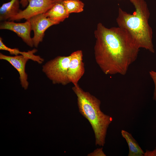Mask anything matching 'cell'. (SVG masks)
I'll list each match as a JSON object with an SVG mask.
<instances>
[{
  "mask_svg": "<svg viewBox=\"0 0 156 156\" xmlns=\"http://www.w3.org/2000/svg\"><path fill=\"white\" fill-rule=\"evenodd\" d=\"M96 62L106 75H125L136 60L140 48L130 35L119 27L108 28L101 23L94 31Z\"/></svg>",
  "mask_w": 156,
  "mask_h": 156,
  "instance_id": "6da1fadb",
  "label": "cell"
},
{
  "mask_svg": "<svg viewBox=\"0 0 156 156\" xmlns=\"http://www.w3.org/2000/svg\"><path fill=\"white\" fill-rule=\"evenodd\" d=\"M129 0L135 10L131 14L119 8L116 19L118 27L127 32L140 48L154 53L153 30L148 23L150 13L147 5L144 0Z\"/></svg>",
  "mask_w": 156,
  "mask_h": 156,
  "instance_id": "7a4b0ae2",
  "label": "cell"
},
{
  "mask_svg": "<svg viewBox=\"0 0 156 156\" xmlns=\"http://www.w3.org/2000/svg\"><path fill=\"white\" fill-rule=\"evenodd\" d=\"M72 89L77 96L79 111L90 124L94 133L96 146H103L107 130L113 121L110 116L101 110L100 101L89 92L84 91L78 84Z\"/></svg>",
  "mask_w": 156,
  "mask_h": 156,
  "instance_id": "3957f363",
  "label": "cell"
},
{
  "mask_svg": "<svg viewBox=\"0 0 156 156\" xmlns=\"http://www.w3.org/2000/svg\"><path fill=\"white\" fill-rule=\"evenodd\" d=\"M70 58V55L58 56L42 66V71L53 84L65 86L70 83L67 72Z\"/></svg>",
  "mask_w": 156,
  "mask_h": 156,
  "instance_id": "277c9868",
  "label": "cell"
},
{
  "mask_svg": "<svg viewBox=\"0 0 156 156\" xmlns=\"http://www.w3.org/2000/svg\"><path fill=\"white\" fill-rule=\"evenodd\" d=\"M28 5L25 9L20 10L16 16L8 21L29 20L35 16L46 12L54 4L52 0H28Z\"/></svg>",
  "mask_w": 156,
  "mask_h": 156,
  "instance_id": "5b68a950",
  "label": "cell"
},
{
  "mask_svg": "<svg viewBox=\"0 0 156 156\" xmlns=\"http://www.w3.org/2000/svg\"><path fill=\"white\" fill-rule=\"evenodd\" d=\"M29 20L34 33L32 38L34 46L37 48L43 41L46 31L51 26L57 24L46 17L44 14L35 16Z\"/></svg>",
  "mask_w": 156,
  "mask_h": 156,
  "instance_id": "8992f818",
  "label": "cell"
},
{
  "mask_svg": "<svg viewBox=\"0 0 156 156\" xmlns=\"http://www.w3.org/2000/svg\"><path fill=\"white\" fill-rule=\"evenodd\" d=\"M0 29H7L14 32L27 45L30 47L34 46L32 38L31 37L32 30L29 19L22 23L9 21H2L0 24Z\"/></svg>",
  "mask_w": 156,
  "mask_h": 156,
  "instance_id": "52a82bcc",
  "label": "cell"
},
{
  "mask_svg": "<svg viewBox=\"0 0 156 156\" xmlns=\"http://www.w3.org/2000/svg\"><path fill=\"white\" fill-rule=\"evenodd\" d=\"M67 72L68 79L74 85H77L85 72L82 51L78 50L72 53Z\"/></svg>",
  "mask_w": 156,
  "mask_h": 156,
  "instance_id": "ba28073f",
  "label": "cell"
},
{
  "mask_svg": "<svg viewBox=\"0 0 156 156\" xmlns=\"http://www.w3.org/2000/svg\"><path fill=\"white\" fill-rule=\"evenodd\" d=\"M0 59L5 60L11 64L18 72L21 84L24 89H27L29 86L27 75L25 71L26 63L31 58L23 55L10 56L0 53Z\"/></svg>",
  "mask_w": 156,
  "mask_h": 156,
  "instance_id": "9c48e42d",
  "label": "cell"
},
{
  "mask_svg": "<svg viewBox=\"0 0 156 156\" xmlns=\"http://www.w3.org/2000/svg\"><path fill=\"white\" fill-rule=\"evenodd\" d=\"M46 17L55 22L57 24L64 21L70 15L62 2L55 3L53 5L44 13Z\"/></svg>",
  "mask_w": 156,
  "mask_h": 156,
  "instance_id": "30bf717a",
  "label": "cell"
},
{
  "mask_svg": "<svg viewBox=\"0 0 156 156\" xmlns=\"http://www.w3.org/2000/svg\"><path fill=\"white\" fill-rule=\"evenodd\" d=\"M20 2L19 0H10L3 4L0 8V21H8L16 16L18 13Z\"/></svg>",
  "mask_w": 156,
  "mask_h": 156,
  "instance_id": "8fae6325",
  "label": "cell"
},
{
  "mask_svg": "<svg viewBox=\"0 0 156 156\" xmlns=\"http://www.w3.org/2000/svg\"><path fill=\"white\" fill-rule=\"evenodd\" d=\"M121 134L128 145V156H144V152L131 133L125 130H122Z\"/></svg>",
  "mask_w": 156,
  "mask_h": 156,
  "instance_id": "7c38bea8",
  "label": "cell"
},
{
  "mask_svg": "<svg viewBox=\"0 0 156 156\" xmlns=\"http://www.w3.org/2000/svg\"><path fill=\"white\" fill-rule=\"evenodd\" d=\"M2 38L0 37V49L8 51L11 55H15L20 54L21 55H25L29 57L31 60L36 61L38 63L42 62V58L39 55H35L34 54L38 50L34 49L28 51L27 52L21 51L17 48H11L7 46L3 42Z\"/></svg>",
  "mask_w": 156,
  "mask_h": 156,
  "instance_id": "4fadbf2b",
  "label": "cell"
},
{
  "mask_svg": "<svg viewBox=\"0 0 156 156\" xmlns=\"http://www.w3.org/2000/svg\"><path fill=\"white\" fill-rule=\"evenodd\" d=\"M62 3L69 14L80 13L83 10L84 4L81 0H65Z\"/></svg>",
  "mask_w": 156,
  "mask_h": 156,
  "instance_id": "5bb4252c",
  "label": "cell"
},
{
  "mask_svg": "<svg viewBox=\"0 0 156 156\" xmlns=\"http://www.w3.org/2000/svg\"><path fill=\"white\" fill-rule=\"evenodd\" d=\"M149 73L154 84L155 89L153 99L154 100L156 101V72L153 70H151L149 72Z\"/></svg>",
  "mask_w": 156,
  "mask_h": 156,
  "instance_id": "9a60e30c",
  "label": "cell"
},
{
  "mask_svg": "<svg viewBox=\"0 0 156 156\" xmlns=\"http://www.w3.org/2000/svg\"><path fill=\"white\" fill-rule=\"evenodd\" d=\"M94 154L93 155H94V156H106V155L104 153L103 151L102 147L95 150L94 152Z\"/></svg>",
  "mask_w": 156,
  "mask_h": 156,
  "instance_id": "2e32d148",
  "label": "cell"
},
{
  "mask_svg": "<svg viewBox=\"0 0 156 156\" xmlns=\"http://www.w3.org/2000/svg\"><path fill=\"white\" fill-rule=\"evenodd\" d=\"M144 156H156V147L153 151L146 150L144 152Z\"/></svg>",
  "mask_w": 156,
  "mask_h": 156,
  "instance_id": "e0dca14e",
  "label": "cell"
},
{
  "mask_svg": "<svg viewBox=\"0 0 156 156\" xmlns=\"http://www.w3.org/2000/svg\"><path fill=\"white\" fill-rule=\"evenodd\" d=\"M20 4L23 8L26 7L28 4V0H20Z\"/></svg>",
  "mask_w": 156,
  "mask_h": 156,
  "instance_id": "ac0fdd59",
  "label": "cell"
},
{
  "mask_svg": "<svg viewBox=\"0 0 156 156\" xmlns=\"http://www.w3.org/2000/svg\"><path fill=\"white\" fill-rule=\"evenodd\" d=\"M65 0H52L54 3H57L62 2L63 1Z\"/></svg>",
  "mask_w": 156,
  "mask_h": 156,
  "instance_id": "d6986e66",
  "label": "cell"
},
{
  "mask_svg": "<svg viewBox=\"0 0 156 156\" xmlns=\"http://www.w3.org/2000/svg\"></svg>",
  "mask_w": 156,
  "mask_h": 156,
  "instance_id": "ffe728a7",
  "label": "cell"
}]
</instances>
